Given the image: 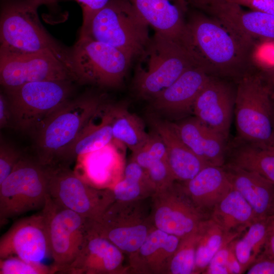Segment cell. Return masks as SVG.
I'll use <instances>...</instances> for the list:
<instances>
[{"instance_id": "obj_19", "label": "cell", "mask_w": 274, "mask_h": 274, "mask_svg": "<svg viewBox=\"0 0 274 274\" xmlns=\"http://www.w3.org/2000/svg\"><path fill=\"white\" fill-rule=\"evenodd\" d=\"M211 76L200 65L189 68L151 100L152 108L176 118L193 112L194 102Z\"/></svg>"}, {"instance_id": "obj_10", "label": "cell", "mask_w": 274, "mask_h": 274, "mask_svg": "<svg viewBox=\"0 0 274 274\" xmlns=\"http://www.w3.org/2000/svg\"><path fill=\"white\" fill-rule=\"evenodd\" d=\"M151 198L123 201L115 200L91 227L129 256L140 247L155 228Z\"/></svg>"}, {"instance_id": "obj_35", "label": "cell", "mask_w": 274, "mask_h": 274, "mask_svg": "<svg viewBox=\"0 0 274 274\" xmlns=\"http://www.w3.org/2000/svg\"><path fill=\"white\" fill-rule=\"evenodd\" d=\"M131 158L146 169L152 164L166 159L165 144L159 134L153 130L149 133L145 143L138 150L132 152Z\"/></svg>"}, {"instance_id": "obj_38", "label": "cell", "mask_w": 274, "mask_h": 274, "mask_svg": "<svg viewBox=\"0 0 274 274\" xmlns=\"http://www.w3.org/2000/svg\"><path fill=\"white\" fill-rule=\"evenodd\" d=\"M21 153L1 140L0 146V184L9 175L22 157Z\"/></svg>"}, {"instance_id": "obj_1", "label": "cell", "mask_w": 274, "mask_h": 274, "mask_svg": "<svg viewBox=\"0 0 274 274\" xmlns=\"http://www.w3.org/2000/svg\"><path fill=\"white\" fill-rule=\"evenodd\" d=\"M186 23L188 48L210 75L241 78L249 73L252 51L217 20L194 12Z\"/></svg>"}, {"instance_id": "obj_9", "label": "cell", "mask_w": 274, "mask_h": 274, "mask_svg": "<svg viewBox=\"0 0 274 274\" xmlns=\"http://www.w3.org/2000/svg\"><path fill=\"white\" fill-rule=\"evenodd\" d=\"M70 56L76 81L111 88L121 85L132 60L116 48L83 36L70 50Z\"/></svg>"}, {"instance_id": "obj_29", "label": "cell", "mask_w": 274, "mask_h": 274, "mask_svg": "<svg viewBox=\"0 0 274 274\" xmlns=\"http://www.w3.org/2000/svg\"><path fill=\"white\" fill-rule=\"evenodd\" d=\"M229 163L254 172L274 184L273 145L243 142L234 150Z\"/></svg>"}, {"instance_id": "obj_18", "label": "cell", "mask_w": 274, "mask_h": 274, "mask_svg": "<svg viewBox=\"0 0 274 274\" xmlns=\"http://www.w3.org/2000/svg\"><path fill=\"white\" fill-rule=\"evenodd\" d=\"M124 254L116 246L95 232L90 224L79 254L61 273H128V266L124 264Z\"/></svg>"}, {"instance_id": "obj_34", "label": "cell", "mask_w": 274, "mask_h": 274, "mask_svg": "<svg viewBox=\"0 0 274 274\" xmlns=\"http://www.w3.org/2000/svg\"><path fill=\"white\" fill-rule=\"evenodd\" d=\"M115 200L128 201L151 198L156 190L150 180L122 177L111 188Z\"/></svg>"}, {"instance_id": "obj_41", "label": "cell", "mask_w": 274, "mask_h": 274, "mask_svg": "<svg viewBox=\"0 0 274 274\" xmlns=\"http://www.w3.org/2000/svg\"><path fill=\"white\" fill-rule=\"evenodd\" d=\"M81 7L83 22L88 20L94 14L104 7L110 0H73Z\"/></svg>"}, {"instance_id": "obj_33", "label": "cell", "mask_w": 274, "mask_h": 274, "mask_svg": "<svg viewBox=\"0 0 274 274\" xmlns=\"http://www.w3.org/2000/svg\"><path fill=\"white\" fill-rule=\"evenodd\" d=\"M198 229L181 238L169 262L166 274H195L196 250L199 237Z\"/></svg>"}, {"instance_id": "obj_11", "label": "cell", "mask_w": 274, "mask_h": 274, "mask_svg": "<svg viewBox=\"0 0 274 274\" xmlns=\"http://www.w3.org/2000/svg\"><path fill=\"white\" fill-rule=\"evenodd\" d=\"M48 168L50 197L89 220H98L115 201L111 188L93 187L66 166Z\"/></svg>"}, {"instance_id": "obj_8", "label": "cell", "mask_w": 274, "mask_h": 274, "mask_svg": "<svg viewBox=\"0 0 274 274\" xmlns=\"http://www.w3.org/2000/svg\"><path fill=\"white\" fill-rule=\"evenodd\" d=\"M49 169L36 159L22 156L0 184V223L42 209L48 195Z\"/></svg>"}, {"instance_id": "obj_14", "label": "cell", "mask_w": 274, "mask_h": 274, "mask_svg": "<svg viewBox=\"0 0 274 274\" xmlns=\"http://www.w3.org/2000/svg\"><path fill=\"white\" fill-rule=\"evenodd\" d=\"M46 80L76 81L67 66L51 52L0 55V82L4 89Z\"/></svg>"}, {"instance_id": "obj_4", "label": "cell", "mask_w": 274, "mask_h": 274, "mask_svg": "<svg viewBox=\"0 0 274 274\" xmlns=\"http://www.w3.org/2000/svg\"><path fill=\"white\" fill-rule=\"evenodd\" d=\"M149 26L128 0H110L82 23L80 36L116 48L133 59L150 41Z\"/></svg>"}, {"instance_id": "obj_17", "label": "cell", "mask_w": 274, "mask_h": 274, "mask_svg": "<svg viewBox=\"0 0 274 274\" xmlns=\"http://www.w3.org/2000/svg\"><path fill=\"white\" fill-rule=\"evenodd\" d=\"M236 89L211 76L193 107L195 117L227 140L234 109Z\"/></svg>"}, {"instance_id": "obj_37", "label": "cell", "mask_w": 274, "mask_h": 274, "mask_svg": "<svg viewBox=\"0 0 274 274\" xmlns=\"http://www.w3.org/2000/svg\"><path fill=\"white\" fill-rule=\"evenodd\" d=\"M146 170L156 191L166 188L176 181L167 159L152 164Z\"/></svg>"}, {"instance_id": "obj_48", "label": "cell", "mask_w": 274, "mask_h": 274, "mask_svg": "<svg viewBox=\"0 0 274 274\" xmlns=\"http://www.w3.org/2000/svg\"><path fill=\"white\" fill-rule=\"evenodd\" d=\"M273 140L272 145L274 146V96L273 95Z\"/></svg>"}, {"instance_id": "obj_13", "label": "cell", "mask_w": 274, "mask_h": 274, "mask_svg": "<svg viewBox=\"0 0 274 274\" xmlns=\"http://www.w3.org/2000/svg\"><path fill=\"white\" fill-rule=\"evenodd\" d=\"M151 202V215L155 227L181 238L196 232L210 218L195 204L181 182L175 181L156 191Z\"/></svg>"}, {"instance_id": "obj_46", "label": "cell", "mask_w": 274, "mask_h": 274, "mask_svg": "<svg viewBox=\"0 0 274 274\" xmlns=\"http://www.w3.org/2000/svg\"><path fill=\"white\" fill-rule=\"evenodd\" d=\"M37 1L40 2L42 5H45L47 6H54L55 5L58 0H32Z\"/></svg>"}, {"instance_id": "obj_23", "label": "cell", "mask_w": 274, "mask_h": 274, "mask_svg": "<svg viewBox=\"0 0 274 274\" xmlns=\"http://www.w3.org/2000/svg\"><path fill=\"white\" fill-rule=\"evenodd\" d=\"M174 123L181 139L197 156L210 165H224L227 140L222 135L195 117Z\"/></svg>"}, {"instance_id": "obj_43", "label": "cell", "mask_w": 274, "mask_h": 274, "mask_svg": "<svg viewBox=\"0 0 274 274\" xmlns=\"http://www.w3.org/2000/svg\"><path fill=\"white\" fill-rule=\"evenodd\" d=\"M0 127L12 128V118L8 101L6 95H0Z\"/></svg>"}, {"instance_id": "obj_22", "label": "cell", "mask_w": 274, "mask_h": 274, "mask_svg": "<svg viewBox=\"0 0 274 274\" xmlns=\"http://www.w3.org/2000/svg\"><path fill=\"white\" fill-rule=\"evenodd\" d=\"M181 238L155 227L138 250L128 256L129 272L166 274Z\"/></svg>"}, {"instance_id": "obj_20", "label": "cell", "mask_w": 274, "mask_h": 274, "mask_svg": "<svg viewBox=\"0 0 274 274\" xmlns=\"http://www.w3.org/2000/svg\"><path fill=\"white\" fill-rule=\"evenodd\" d=\"M155 33L179 41L186 47L185 0H128Z\"/></svg>"}, {"instance_id": "obj_2", "label": "cell", "mask_w": 274, "mask_h": 274, "mask_svg": "<svg viewBox=\"0 0 274 274\" xmlns=\"http://www.w3.org/2000/svg\"><path fill=\"white\" fill-rule=\"evenodd\" d=\"M32 0H6L0 15V55L51 52L71 71L70 50L59 45L41 23Z\"/></svg>"}, {"instance_id": "obj_5", "label": "cell", "mask_w": 274, "mask_h": 274, "mask_svg": "<svg viewBox=\"0 0 274 274\" xmlns=\"http://www.w3.org/2000/svg\"><path fill=\"white\" fill-rule=\"evenodd\" d=\"M101 105L99 97L88 94L71 99L59 108L33 136L37 160L46 167L56 166Z\"/></svg>"}, {"instance_id": "obj_21", "label": "cell", "mask_w": 274, "mask_h": 274, "mask_svg": "<svg viewBox=\"0 0 274 274\" xmlns=\"http://www.w3.org/2000/svg\"><path fill=\"white\" fill-rule=\"evenodd\" d=\"M148 120L165 144L167 161L176 181H189L204 167L210 165L184 143L174 123L153 114L149 115Z\"/></svg>"}, {"instance_id": "obj_3", "label": "cell", "mask_w": 274, "mask_h": 274, "mask_svg": "<svg viewBox=\"0 0 274 274\" xmlns=\"http://www.w3.org/2000/svg\"><path fill=\"white\" fill-rule=\"evenodd\" d=\"M138 58L133 88L138 96L150 100L186 71L199 65L184 44L156 33Z\"/></svg>"}, {"instance_id": "obj_30", "label": "cell", "mask_w": 274, "mask_h": 274, "mask_svg": "<svg viewBox=\"0 0 274 274\" xmlns=\"http://www.w3.org/2000/svg\"><path fill=\"white\" fill-rule=\"evenodd\" d=\"M124 108L114 106L112 123L113 141L126 146L133 152L145 143L149 133L146 131L141 118Z\"/></svg>"}, {"instance_id": "obj_26", "label": "cell", "mask_w": 274, "mask_h": 274, "mask_svg": "<svg viewBox=\"0 0 274 274\" xmlns=\"http://www.w3.org/2000/svg\"><path fill=\"white\" fill-rule=\"evenodd\" d=\"M114 114V106H106L100 122H94V115L76 140L62 153L56 166H67L78 156L99 150L112 142Z\"/></svg>"}, {"instance_id": "obj_12", "label": "cell", "mask_w": 274, "mask_h": 274, "mask_svg": "<svg viewBox=\"0 0 274 274\" xmlns=\"http://www.w3.org/2000/svg\"><path fill=\"white\" fill-rule=\"evenodd\" d=\"M47 229L50 255L56 272H61L81 250L91 220L55 203L48 195L41 210Z\"/></svg>"}, {"instance_id": "obj_42", "label": "cell", "mask_w": 274, "mask_h": 274, "mask_svg": "<svg viewBox=\"0 0 274 274\" xmlns=\"http://www.w3.org/2000/svg\"><path fill=\"white\" fill-rule=\"evenodd\" d=\"M239 5L274 15V0H240Z\"/></svg>"}, {"instance_id": "obj_40", "label": "cell", "mask_w": 274, "mask_h": 274, "mask_svg": "<svg viewBox=\"0 0 274 274\" xmlns=\"http://www.w3.org/2000/svg\"><path fill=\"white\" fill-rule=\"evenodd\" d=\"M247 274H274V258L261 253L246 270Z\"/></svg>"}, {"instance_id": "obj_16", "label": "cell", "mask_w": 274, "mask_h": 274, "mask_svg": "<svg viewBox=\"0 0 274 274\" xmlns=\"http://www.w3.org/2000/svg\"><path fill=\"white\" fill-rule=\"evenodd\" d=\"M202 11L224 26L252 51L257 39H274L273 15L246 10L232 2L214 4Z\"/></svg>"}, {"instance_id": "obj_39", "label": "cell", "mask_w": 274, "mask_h": 274, "mask_svg": "<svg viewBox=\"0 0 274 274\" xmlns=\"http://www.w3.org/2000/svg\"><path fill=\"white\" fill-rule=\"evenodd\" d=\"M233 241L224 245L215 254L203 271V274H229L228 262Z\"/></svg>"}, {"instance_id": "obj_32", "label": "cell", "mask_w": 274, "mask_h": 274, "mask_svg": "<svg viewBox=\"0 0 274 274\" xmlns=\"http://www.w3.org/2000/svg\"><path fill=\"white\" fill-rule=\"evenodd\" d=\"M268 216L257 219L234 241V252L245 273L262 252L268 229Z\"/></svg>"}, {"instance_id": "obj_7", "label": "cell", "mask_w": 274, "mask_h": 274, "mask_svg": "<svg viewBox=\"0 0 274 274\" xmlns=\"http://www.w3.org/2000/svg\"><path fill=\"white\" fill-rule=\"evenodd\" d=\"M234 113L237 131L243 142L272 145L273 98L259 77L248 73L239 78Z\"/></svg>"}, {"instance_id": "obj_15", "label": "cell", "mask_w": 274, "mask_h": 274, "mask_svg": "<svg viewBox=\"0 0 274 274\" xmlns=\"http://www.w3.org/2000/svg\"><path fill=\"white\" fill-rule=\"evenodd\" d=\"M51 256L47 229L41 211L15 222L0 238V259L16 256L32 262Z\"/></svg>"}, {"instance_id": "obj_24", "label": "cell", "mask_w": 274, "mask_h": 274, "mask_svg": "<svg viewBox=\"0 0 274 274\" xmlns=\"http://www.w3.org/2000/svg\"><path fill=\"white\" fill-rule=\"evenodd\" d=\"M181 183L195 204L209 215L232 188L223 166L208 165L191 180Z\"/></svg>"}, {"instance_id": "obj_28", "label": "cell", "mask_w": 274, "mask_h": 274, "mask_svg": "<svg viewBox=\"0 0 274 274\" xmlns=\"http://www.w3.org/2000/svg\"><path fill=\"white\" fill-rule=\"evenodd\" d=\"M117 145L113 141L99 150L78 157L86 176L94 184H110L113 187L121 179L119 178L124 172L122 170V157Z\"/></svg>"}, {"instance_id": "obj_47", "label": "cell", "mask_w": 274, "mask_h": 274, "mask_svg": "<svg viewBox=\"0 0 274 274\" xmlns=\"http://www.w3.org/2000/svg\"><path fill=\"white\" fill-rule=\"evenodd\" d=\"M269 216H274V198L271 203Z\"/></svg>"}, {"instance_id": "obj_36", "label": "cell", "mask_w": 274, "mask_h": 274, "mask_svg": "<svg viewBox=\"0 0 274 274\" xmlns=\"http://www.w3.org/2000/svg\"><path fill=\"white\" fill-rule=\"evenodd\" d=\"M56 272L52 265L29 262L16 256L0 259V274H51Z\"/></svg>"}, {"instance_id": "obj_44", "label": "cell", "mask_w": 274, "mask_h": 274, "mask_svg": "<svg viewBox=\"0 0 274 274\" xmlns=\"http://www.w3.org/2000/svg\"><path fill=\"white\" fill-rule=\"evenodd\" d=\"M262 253L274 258V216H268L267 233Z\"/></svg>"}, {"instance_id": "obj_27", "label": "cell", "mask_w": 274, "mask_h": 274, "mask_svg": "<svg viewBox=\"0 0 274 274\" xmlns=\"http://www.w3.org/2000/svg\"><path fill=\"white\" fill-rule=\"evenodd\" d=\"M210 218L227 234L236 237L258 219L249 203L233 188L214 207Z\"/></svg>"}, {"instance_id": "obj_6", "label": "cell", "mask_w": 274, "mask_h": 274, "mask_svg": "<svg viewBox=\"0 0 274 274\" xmlns=\"http://www.w3.org/2000/svg\"><path fill=\"white\" fill-rule=\"evenodd\" d=\"M72 82L35 81L4 89L11 111L12 128L33 137L49 117L71 99Z\"/></svg>"}, {"instance_id": "obj_45", "label": "cell", "mask_w": 274, "mask_h": 274, "mask_svg": "<svg viewBox=\"0 0 274 274\" xmlns=\"http://www.w3.org/2000/svg\"><path fill=\"white\" fill-rule=\"evenodd\" d=\"M188 5H190L193 7L202 11L204 8L218 3L225 2L235 3L238 4L239 0H185Z\"/></svg>"}, {"instance_id": "obj_31", "label": "cell", "mask_w": 274, "mask_h": 274, "mask_svg": "<svg viewBox=\"0 0 274 274\" xmlns=\"http://www.w3.org/2000/svg\"><path fill=\"white\" fill-rule=\"evenodd\" d=\"M198 230L195 274L203 273L215 254L224 245L237 238L227 234L210 218L201 223Z\"/></svg>"}, {"instance_id": "obj_25", "label": "cell", "mask_w": 274, "mask_h": 274, "mask_svg": "<svg viewBox=\"0 0 274 274\" xmlns=\"http://www.w3.org/2000/svg\"><path fill=\"white\" fill-rule=\"evenodd\" d=\"M223 167L232 188L247 201L257 218L269 216L274 198V184L254 172L230 163Z\"/></svg>"}]
</instances>
